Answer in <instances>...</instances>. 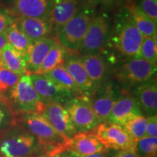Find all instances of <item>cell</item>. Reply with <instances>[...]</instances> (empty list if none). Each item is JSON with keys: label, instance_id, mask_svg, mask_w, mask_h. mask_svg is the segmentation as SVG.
<instances>
[{"label": "cell", "instance_id": "cell-1", "mask_svg": "<svg viewBox=\"0 0 157 157\" xmlns=\"http://www.w3.org/2000/svg\"><path fill=\"white\" fill-rule=\"evenodd\" d=\"M129 5L116 10L109 43L119 55L127 58H140L143 36L137 30L129 11Z\"/></svg>", "mask_w": 157, "mask_h": 157}, {"label": "cell", "instance_id": "cell-2", "mask_svg": "<svg viewBox=\"0 0 157 157\" xmlns=\"http://www.w3.org/2000/svg\"><path fill=\"white\" fill-rule=\"evenodd\" d=\"M113 28L112 17L107 11L96 13L76 55L98 54L107 48Z\"/></svg>", "mask_w": 157, "mask_h": 157}, {"label": "cell", "instance_id": "cell-3", "mask_svg": "<svg viewBox=\"0 0 157 157\" xmlns=\"http://www.w3.org/2000/svg\"><path fill=\"white\" fill-rule=\"evenodd\" d=\"M97 10L82 5L78 13L57 34V39L71 53L76 54Z\"/></svg>", "mask_w": 157, "mask_h": 157}, {"label": "cell", "instance_id": "cell-4", "mask_svg": "<svg viewBox=\"0 0 157 157\" xmlns=\"http://www.w3.org/2000/svg\"><path fill=\"white\" fill-rule=\"evenodd\" d=\"M156 65L142 58H129L118 64L113 71L117 81L127 87H135L156 76Z\"/></svg>", "mask_w": 157, "mask_h": 157}, {"label": "cell", "instance_id": "cell-5", "mask_svg": "<svg viewBox=\"0 0 157 157\" xmlns=\"http://www.w3.org/2000/svg\"><path fill=\"white\" fill-rule=\"evenodd\" d=\"M21 121L27 132L36 137L41 146L48 148L47 152L60 148L67 142L68 139L59 134L40 113H23Z\"/></svg>", "mask_w": 157, "mask_h": 157}, {"label": "cell", "instance_id": "cell-6", "mask_svg": "<svg viewBox=\"0 0 157 157\" xmlns=\"http://www.w3.org/2000/svg\"><path fill=\"white\" fill-rule=\"evenodd\" d=\"M42 147L34 135L25 130H13L0 137V155L6 157H30Z\"/></svg>", "mask_w": 157, "mask_h": 157}, {"label": "cell", "instance_id": "cell-7", "mask_svg": "<svg viewBox=\"0 0 157 157\" xmlns=\"http://www.w3.org/2000/svg\"><path fill=\"white\" fill-rule=\"evenodd\" d=\"M10 100L20 113H42L45 105L33 85L30 75L21 76L15 87L10 90Z\"/></svg>", "mask_w": 157, "mask_h": 157}, {"label": "cell", "instance_id": "cell-8", "mask_svg": "<svg viewBox=\"0 0 157 157\" xmlns=\"http://www.w3.org/2000/svg\"><path fill=\"white\" fill-rule=\"evenodd\" d=\"M90 132L95 135L104 148L114 149L119 151L135 152V141L121 125L103 122Z\"/></svg>", "mask_w": 157, "mask_h": 157}, {"label": "cell", "instance_id": "cell-9", "mask_svg": "<svg viewBox=\"0 0 157 157\" xmlns=\"http://www.w3.org/2000/svg\"><path fill=\"white\" fill-rule=\"evenodd\" d=\"M64 107L77 132H90L99 124L88 98H73Z\"/></svg>", "mask_w": 157, "mask_h": 157}, {"label": "cell", "instance_id": "cell-10", "mask_svg": "<svg viewBox=\"0 0 157 157\" xmlns=\"http://www.w3.org/2000/svg\"><path fill=\"white\" fill-rule=\"evenodd\" d=\"M120 91L121 90L113 82L108 80L100 86L89 98L90 105L99 124L106 121Z\"/></svg>", "mask_w": 157, "mask_h": 157}, {"label": "cell", "instance_id": "cell-11", "mask_svg": "<svg viewBox=\"0 0 157 157\" xmlns=\"http://www.w3.org/2000/svg\"><path fill=\"white\" fill-rule=\"evenodd\" d=\"M139 115H143V111L136 98L130 91L123 88L105 122L122 126L126 121Z\"/></svg>", "mask_w": 157, "mask_h": 157}, {"label": "cell", "instance_id": "cell-12", "mask_svg": "<svg viewBox=\"0 0 157 157\" xmlns=\"http://www.w3.org/2000/svg\"><path fill=\"white\" fill-rule=\"evenodd\" d=\"M105 148L92 132H76L73 137L68 139L61 148L52 150L49 152L57 154L65 151L74 153L76 156H86L103 152Z\"/></svg>", "mask_w": 157, "mask_h": 157}, {"label": "cell", "instance_id": "cell-13", "mask_svg": "<svg viewBox=\"0 0 157 157\" xmlns=\"http://www.w3.org/2000/svg\"><path fill=\"white\" fill-rule=\"evenodd\" d=\"M33 85L44 105L56 103L64 105L74 98L67 90L59 87L42 75L30 74Z\"/></svg>", "mask_w": 157, "mask_h": 157}, {"label": "cell", "instance_id": "cell-14", "mask_svg": "<svg viewBox=\"0 0 157 157\" xmlns=\"http://www.w3.org/2000/svg\"><path fill=\"white\" fill-rule=\"evenodd\" d=\"M53 6L52 0H13L7 11L17 17L48 19Z\"/></svg>", "mask_w": 157, "mask_h": 157}, {"label": "cell", "instance_id": "cell-15", "mask_svg": "<svg viewBox=\"0 0 157 157\" xmlns=\"http://www.w3.org/2000/svg\"><path fill=\"white\" fill-rule=\"evenodd\" d=\"M41 114L51 124L59 134L68 140L77 132L67 110L60 104L56 103L46 104Z\"/></svg>", "mask_w": 157, "mask_h": 157}, {"label": "cell", "instance_id": "cell-16", "mask_svg": "<svg viewBox=\"0 0 157 157\" xmlns=\"http://www.w3.org/2000/svg\"><path fill=\"white\" fill-rule=\"evenodd\" d=\"M79 58L96 89L108 81L111 74V68L109 59L102 55V52L82 56Z\"/></svg>", "mask_w": 157, "mask_h": 157}, {"label": "cell", "instance_id": "cell-17", "mask_svg": "<svg viewBox=\"0 0 157 157\" xmlns=\"http://www.w3.org/2000/svg\"><path fill=\"white\" fill-rule=\"evenodd\" d=\"M64 67L71 76L82 96L90 98L97 90L88 76L79 57L71 53L65 60Z\"/></svg>", "mask_w": 157, "mask_h": 157}, {"label": "cell", "instance_id": "cell-18", "mask_svg": "<svg viewBox=\"0 0 157 157\" xmlns=\"http://www.w3.org/2000/svg\"><path fill=\"white\" fill-rule=\"evenodd\" d=\"M13 22L33 43L49 36L53 29L49 18L17 17L16 19L13 20Z\"/></svg>", "mask_w": 157, "mask_h": 157}, {"label": "cell", "instance_id": "cell-19", "mask_svg": "<svg viewBox=\"0 0 157 157\" xmlns=\"http://www.w3.org/2000/svg\"><path fill=\"white\" fill-rule=\"evenodd\" d=\"M132 93L140 104L143 113L147 117L156 115L157 83L156 77L134 87Z\"/></svg>", "mask_w": 157, "mask_h": 157}, {"label": "cell", "instance_id": "cell-20", "mask_svg": "<svg viewBox=\"0 0 157 157\" xmlns=\"http://www.w3.org/2000/svg\"><path fill=\"white\" fill-rule=\"evenodd\" d=\"M82 5L78 0H61L54 5L49 20L56 34L78 13Z\"/></svg>", "mask_w": 157, "mask_h": 157}, {"label": "cell", "instance_id": "cell-21", "mask_svg": "<svg viewBox=\"0 0 157 157\" xmlns=\"http://www.w3.org/2000/svg\"><path fill=\"white\" fill-rule=\"evenodd\" d=\"M57 41V37L48 36L33 44L28 55L26 67L28 75L37 73L45 56Z\"/></svg>", "mask_w": 157, "mask_h": 157}, {"label": "cell", "instance_id": "cell-22", "mask_svg": "<svg viewBox=\"0 0 157 157\" xmlns=\"http://www.w3.org/2000/svg\"><path fill=\"white\" fill-rule=\"evenodd\" d=\"M26 56L7 43L0 53V63L7 69L20 76L28 75Z\"/></svg>", "mask_w": 157, "mask_h": 157}, {"label": "cell", "instance_id": "cell-23", "mask_svg": "<svg viewBox=\"0 0 157 157\" xmlns=\"http://www.w3.org/2000/svg\"><path fill=\"white\" fill-rule=\"evenodd\" d=\"M44 77L53 82L59 87L70 92L74 98L82 97V94L69 73L63 65L43 74Z\"/></svg>", "mask_w": 157, "mask_h": 157}, {"label": "cell", "instance_id": "cell-24", "mask_svg": "<svg viewBox=\"0 0 157 157\" xmlns=\"http://www.w3.org/2000/svg\"><path fill=\"white\" fill-rule=\"evenodd\" d=\"M68 51L58 41L45 56L36 74L43 75L47 72L64 64Z\"/></svg>", "mask_w": 157, "mask_h": 157}, {"label": "cell", "instance_id": "cell-25", "mask_svg": "<svg viewBox=\"0 0 157 157\" xmlns=\"http://www.w3.org/2000/svg\"><path fill=\"white\" fill-rule=\"evenodd\" d=\"M129 11L135 26L143 37L156 36V21L145 15L135 3L129 5Z\"/></svg>", "mask_w": 157, "mask_h": 157}, {"label": "cell", "instance_id": "cell-26", "mask_svg": "<svg viewBox=\"0 0 157 157\" xmlns=\"http://www.w3.org/2000/svg\"><path fill=\"white\" fill-rule=\"evenodd\" d=\"M7 43L28 58V55L33 43L26 35L17 28L13 22L5 31ZM28 61V60H27Z\"/></svg>", "mask_w": 157, "mask_h": 157}, {"label": "cell", "instance_id": "cell-27", "mask_svg": "<svg viewBox=\"0 0 157 157\" xmlns=\"http://www.w3.org/2000/svg\"><path fill=\"white\" fill-rule=\"evenodd\" d=\"M122 127L132 140L136 142L146 136V118L143 115L137 116L126 121Z\"/></svg>", "mask_w": 157, "mask_h": 157}, {"label": "cell", "instance_id": "cell-28", "mask_svg": "<svg viewBox=\"0 0 157 157\" xmlns=\"http://www.w3.org/2000/svg\"><path fill=\"white\" fill-rule=\"evenodd\" d=\"M157 153V137L145 136L135 142V154L138 157H146Z\"/></svg>", "mask_w": 157, "mask_h": 157}, {"label": "cell", "instance_id": "cell-29", "mask_svg": "<svg viewBox=\"0 0 157 157\" xmlns=\"http://www.w3.org/2000/svg\"><path fill=\"white\" fill-rule=\"evenodd\" d=\"M140 58L156 65L157 43L156 36L154 37H143L140 50Z\"/></svg>", "mask_w": 157, "mask_h": 157}, {"label": "cell", "instance_id": "cell-30", "mask_svg": "<svg viewBox=\"0 0 157 157\" xmlns=\"http://www.w3.org/2000/svg\"><path fill=\"white\" fill-rule=\"evenodd\" d=\"M21 76L13 73V71L6 68L0 63V92L5 93L10 90L17 83Z\"/></svg>", "mask_w": 157, "mask_h": 157}, {"label": "cell", "instance_id": "cell-31", "mask_svg": "<svg viewBox=\"0 0 157 157\" xmlns=\"http://www.w3.org/2000/svg\"><path fill=\"white\" fill-rule=\"evenodd\" d=\"M135 5L145 15L157 22V0H138Z\"/></svg>", "mask_w": 157, "mask_h": 157}, {"label": "cell", "instance_id": "cell-32", "mask_svg": "<svg viewBox=\"0 0 157 157\" xmlns=\"http://www.w3.org/2000/svg\"><path fill=\"white\" fill-rule=\"evenodd\" d=\"M11 111L8 101H0V132H3L4 129L12 122Z\"/></svg>", "mask_w": 157, "mask_h": 157}, {"label": "cell", "instance_id": "cell-33", "mask_svg": "<svg viewBox=\"0 0 157 157\" xmlns=\"http://www.w3.org/2000/svg\"><path fill=\"white\" fill-rule=\"evenodd\" d=\"M146 136L154 137L157 136V116H150L146 118Z\"/></svg>", "mask_w": 157, "mask_h": 157}, {"label": "cell", "instance_id": "cell-34", "mask_svg": "<svg viewBox=\"0 0 157 157\" xmlns=\"http://www.w3.org/2000/svg\"><path fill=\"white\" fill-rule=\"evenodd\" d=\"M101 3L103 4L106 10H113L115 11L125 5H132L129 4L127 0H101Z\"/></svg>", "mask_w": 157, "mask_h": 157}, {"label": "cell", "instance_id": "cell-35", "mask_svg": "<svg viewBox=\"0 0 157 157\" xmlns=\"http://www.w3.org/2000/svg\"><path fill=\"white\" fill-rule=\"evenodd\" d=\"M13 23V19H12L7 11L0 9V34L5 33L9 25Z\"/></svg>", "mask_w": 157, "mask_h": 157}, {"label": "cell", "instance_id": "cell-36", "mask_svg": "<svg viewBox=\"0 0 157 157\" xmlns=\"http://www.w3.org/2000/svg\"><path fill=\"white\" fill-rule=\"evenodd\" d=\"M38 157H78L74 153L68 151H65L60 153H57V154H53L51 152H46V154L40 155Z\"/></svg>", "mask_w": 157, "mask_h": 157}, {"label": "cell", "instance_id": "cell-37", "mask_svg": "<svg viewBox=\"0 0 157 157\" xmlns=\"http://www.w3.org/2000/svg\"><path fill=\"white\" fill-rule=\"evenodd\" d=\"M113 157H138L135 152L132 151H119L114 155Z\"/></svg>", "mask_w": 157, "mask_h": 157}, {"label": "cell", "instance_id": "cell-38", "mask_svg": "<svg viewBox=\"0 0 157 157\" xmlns=\"http://www.w3.org/2000/svg\"><path fill=\"white\" fill-rule=\"evenodd\" d=\"M84 5L89 6L90 7L96 8V7L101 2V0H82Z\"/></svg>", "mask_w": 157, "mask_h": 157}, {"label": "cell", "instance_id": "cell-39", "mask_svg": "<svg viewBox=\"0 0 157 157\" xmlns=\"http://www.w3.org/2000/svg\"><path fill=\"white\" fill-rule=\"evenodd\" d=\"M7 44V36L5 33H1L0 34V53H1L2 50L4 48V47Z\"/></svg>", "mask_w": 157, "mask_h": 157}, {"label": "cell", "instance_id": "cell-40", "mask_svg": "<svg viewBox=\"0 0 157 157\" xmlns=\"http://www.w3.org/2000/svg\"><path fill=\"white\" fill-rule=\"evenodd\" d=\"M78 157H109L106 154H104L103 152H99V153H95V154H90V155H86V156H81Z\"/></svg>", "mask_w": 157, "mask_h": 157}, {"label": "cell", "instance_id": "cell-41", "mask_svg": "<svg viewBox=\"0 0 157 157\" xmlns=\"http://www.w3.org/2000/svg\"><path fill=\"white\" fill-rule=\"evenodd\" d=\"M5 98H3V96L2 95V93L0 92V101H5Z\"/></svg>", "mask_w": 157, "mask_h": 157}, {"label": "cell", "instance_id": "cell-42", "mask_svg": "<svg viewBox=\"0 0 157 157\" xmlns=\"http://www.w3.org/2000/svg\"><path fill=\"white\" fill-rule=\"evenodd\" d=\"M52 2L54 3V5H56V4H58V2H60L61 0H52Z\"/></svg>", "mask_w": 157, "mask_h": 157}, {"label": "cell", "instance_id": "cell-43", "mask_svg": "<svg viewBox=\"0 0 157 157\" xmlns=\"http://www.w3.org/2000/svg\"><path fill=\"white\" fill-rule=\"evenodd\" d=\"M146 157H157V155L156 154H153V155H151V156H148Z\"/></svg>", "mask_w": 157, "mask_h": 157}, {"label": "cell", "instance_id": "cell-44", "mask_svg": "<svg viewBox=\"0 0 157 157\" xmlns=\"http://www.w3.org/2000/svg\"><path fill=\"white\" fill-rule=\"evenodd\" d=\"M127 1L128 2H129V4H133V2H132L133 0H127Z\"/></svg>", "mask_w": 157, "mask_h": 157}, {"label": "cell", "instance_id": "cell-45", "mask_svg": "<svg viewBox=\"0 0 157 157\" xmlns=\"http://www.w3.org/2000/svg\"><path fill=\"white\" fill-rule=\"evenodd\" d=\"M0 157H6V156H1V155H0Z\"/></svg>", "mask_w": 157, "mask_h": 157}, {"label": "cell", "instance_id": "cell-46", "mask_svg": "<svg viewBox=\"0 0 157 157\" xmlns=\"http://www.w3.org/2000/svg\"><path fill=\"white\" fill-rule=\"evenodd\" d=\"M12 1H13V0H12Z\"/></svg>", "mask_w": 157, "mask_h": 157}]
</instances>
